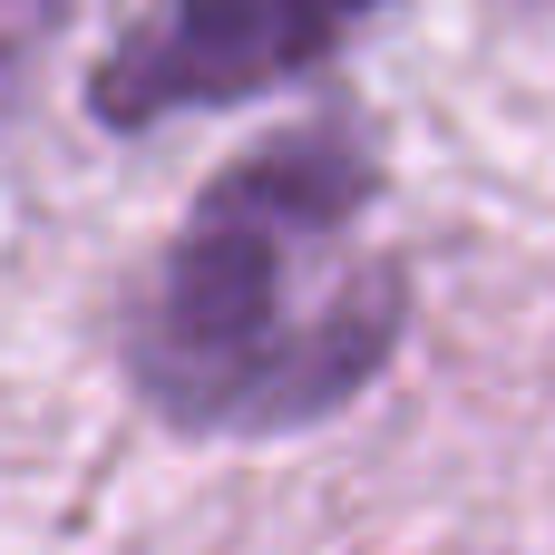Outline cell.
Masks as SVG:
<instances>
[{
    "instance_id": "obj_2",
    "label": "cell",
    "mask_w": 555,
    "mask_h": 555,
    "mask_svg": "<svg viewBox=\"0 0 555 555\" xmlns=\"http://www.w3.org/2000/svg\"><path fill=\"white\" fill-rule=\"evenodd\" d=\"M371 10H390V0H156L98 59L88 107L107 127H156V117H185V107H234L254 88H283V78L322 68Z\"/></svg>"
},
{
    "instance_id": "obj_1",
    "label": "cell",
    "mask_w": 555,
    "mask_h": 555,
    "mask_svg": "<svg viewBox=\"0 0 555 555\" xmlns=\"http://www.w3.org/2000/svg\"><path fill=\"white\" fill-rule=\"evenodd\" d=\"M380 156L351 117H312L234 156L127 312V371L195 439L312 429L351 410L410 322V273L371 234Z\"/></svg>"
}]
</instances>
